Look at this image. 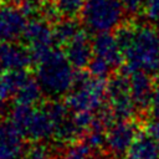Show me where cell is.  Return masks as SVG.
Masks as SVG:
<instances>
[{
  "label": "cell",
  "instance_id": "cell-17",
  "mask_svg": "<svg viewBox=\"0 0 159 159\" xmlns=\"http://www.w3.org/2000/svg\"><path fill=\"white\" fill-rule=\"evenodd\" d=\"M82 29L80 27V24L73 17L63 16L62 19H58L53 26V35L56 43H61L65 46Z\"/></svg>",
  "mask_w": 159,
  "mask_h": 159
},
{
  "label": "cell",
  "instance_id": "cell-23",
  "mask_svg": "<svg viewBox=\"0 0 159 159\" xmlns=\"http://www.w3.org/2000/svg\"><path fill=\"white\" fill-rule=\"evenodd\" d=\"M127 14H137L144 10L147 0H120Z\"/></svg>",
  "mask_w": 159,
  "mask_h": 159
},
{
  "label": "cell",
  "instance_id": "cell-7",
  "mask_svg": "<svg viewBox=\"0 0 159 159\" xmlns=\"http://www.w3.org/2000/svg\"><path fill=\"white\" fill-rule=\"evenodd\" d=\"M22 39L31 51L34 61L39 60L41 56L51 51L53 48V45L56 43L53 29H51L50 21L45 17L29 20Z\"/></svg>",
  "mask_w": 159,
  "mask_h": 159
},
{
  "label": "cell",
  "instance_id": "cell-18",
  "mask_svg": "<svg viewBox=\"0 0 159 159\" xmlns=\"http://www.w3.org/2000/svg\"><path fill=\"white\" fill-rule=\"evenodd\" d=\"M61 159H107L99 157V150L93 149L87 143H72L61 154Z\"/></svg>",
  "mask_w": 159,
  "mask_h": 159
},
{
  "label": "cell",
  "instance_id": "cell-24",
  "mask_svg": "<svg viewBox=\"0 0 159 159\" xmlns=\"http://www.w3.org/2000/svg\"><path fill=\"white\" fill-rule=\"evenodd\" d=\"M159 145V119L153 118L148 124H147V130H145Z\"/></svg>",
  "mask_w": 159,
  "mask_h": 159
},
{
  "label": "cell",
  "instance_id": "cell-11",
  "mask_svg": "<svg viewBox=\"0 0 159 159\" xmlns=\"http://www.w3.org/2000/svg\"><path fill=\"white\" fill-rule=\"evenodd\" d=\"M25 150L22 133L10 119H0V159H20Z\"/></svg>",
  "mask_w": 159,
  "mask_h": 159
},
{
  "label": "cell",
  "instance_id": "cell-6",
  "mask_svg": "<svg viewBox=\"0 0 159 159\" xmlns=\"http://www.w3.org/2000/svg\"><path fill=\"white\" fill-rule=\"evenodd\" d=\"M107 102L114 119H132L138 108L130 92L128 72L113 76L107 83Z\"/></svg>",
  "mask_w": 159,
  "mask_h": 159
},
{
  "label": "cell",
  "instance_id": "cell-4",
  "mask_svg": "<svg viewBox=\"0 0 159 159\" xmlns=\"http://www.w3.org/2000/svg\"><path fill=\"white\" fill-rule=\"evenodd\" d=\"M125 14L120 0H86L80 17L84 29L97 35L118 30L123 25Z\"/></svg>",
  "mask_w": 159,
  "mask_h": 159
},
{
  "label": "cell",
  "instance_id": "cell-8",
  "mask_svg": "<svg viewBox=\"0 0 159 159\" xmlns=\"http://www.w3.org/2000/svg\"><path fill=\"white\" fill-rule=\"evenodd\" d=\"M137 135L138 128L132 119H116L107 129L104 147L111 155L117 158L123 157L127 154Z\"/></svg>",
  "mask_w": 159,
  "mask_h": 159
},
{
  "label": "cell",
  "instance_id": "cell-13",
  "mask_svg": "<svg viewBox=\"0 0 159 159\" xmlns=\"http://www.w3.org/2000/svg\"><path fill=\"white\" fill-rule=\"evenodd\" d=\"M65 55L77 70L88 67L93 57V45L88 34L81 30L72 40L65 45Z\"/></svg>",
  "mask_w": 159,
  "mask_h": 159
},
{
  "label": "cell",
  "instance_id": "cell-2",
  "mask_svg": "<svg viewBox=\"0 0 159 159\" xmlns=\"http://www.w3.org/2000/svg\"><path fill=\"white\" fill-rule=\"evenodd\" d=\"M35 77L43 94L53 99L66 96L72 89L78 73L65 52L52 48L36 60Z\"/></svg>",
  "mask_w": 159,
  "mask_h": 159
},
{
  "label": "cell",
  "instance_id": "cell-1",
  "mask_svg": "<svg viewBox=\"0 0 159 159\" xmlns=\"http://www.w3.org/2000/svg\"><path fill=\"white\" fill-rule=\"evenodd\" d=\"M117 39L128 70L159 73V31L152 25L125 24L118 29Z\"/></svg>",
  "mask_w": 159,
  "mask_h": 159
},
{
  "label": "cell",
  "instance_id": "cell-16",
  "mask_svg": "<svg viewBox=\"0 0 159 159\" xmlns=\"http://www.w3.org/2000/svg\"><path fill=\"white\" fill-rule=\"evenodd\" d=\"M43 92L36 80V77H32L29 75L24 82L17 87L16 92L14 93L12 98L14 102L17 104H27V106H36L39 101L41 99Z\"/></svg>",
  "mask_w": 159,
  "mask_h": 159
},
{
  "label": "cell",
  "instance_id": "cell-19",
  "mask_svg": "<svg viewBox=\"0 0 159 159\" xmlns=\"http://www.w3.org/2000/svg\"><path fill=\"white\" fill-rule=\"evenodd\" d=\"M50 1L55 5V7L57 9L61 16L73 17L81 11L86 0H50Z\"/></svg>",
  "mask_w": 159,
  "mask_h": 159
},
{
  "label": "cell",
  "instance_id": "cell-15",
  "mask_svg": "<svg viewBox=\"0 0 159 159\" xmlns=\"http://www.w3.org/2000/svg\"><path fill=\"white\" fill-rule=\"evenodd\" d=\"M127 159H159L158 143L145 132L138 133L125 154Z\"/></svg>",
  "mask_w": 159,
  "mask_h": 159
},
{
  "label": "cell",
  "instance_id": "cell-3",
  "mask_svg": "<svg viewBox=\"0 0 159 159\" xmlns=\"http://www.w3.org/2000/svg\"><path fill=\"white\" fill-rule=\"evenodd\" d=\"M10 120L22 135L34 143H45L55 137V123L46 106L17 104L10 111Z\"/></svg>",
  "mask_w": 159,
  "mask_h": 159
},
{
  "label": "cell",
  "instance_id": "cell-27",
  "mask_svg": "<svg viewBox=\"0 0 159 159\" xmlns=\"http://www.w3.org/2000/svg\"><path fill=\"white\" fill-rule=\"evenodd\" d=\"M6 1H11V2H19V4H20V1H21V0H6Z\"/></svg>",
  "mask_w": 159,
  "mask_h": 159
},
{
  "label": "cell",
  "instance_id": "cell-9",
  "mask_svg": "<svg viewBox=\"0 0 159 159\" xmlns=\"http://www.w3.org/2000/svg\"><path fill=\"white\" fill-rule=\"evenodd\" d=\"M29 14L16 4L0 5V42L17 41L24 36Z\"/></svg>",
  "mask_w": 159,
  "mask_h": 159
},
{
  "label": "cell",
  "instance_id": "cell-21",
  "mask_svg": "<svg viewBox=\"0 0 159 159\" xmlns=\"http://www.w3.org/2000/svg\"><path fill=\"white\" fill-rule=\"evenodd\" d=\"M88 70H89L91 75H93L96 77H101V78H106L113 72V70L109 65H107L104 61L99 60L96 56L92 57V60L88 65Z\"/></svg>",
  "mask_w": 159,
  "mask_h": 159
},
{
  "label": "cell",
  "instance_id": "cell-22",
  "mask_svg": "<svg viewBox=\"0 0 159 159\" xmlns=\"http://www.w3.org/2000/svg\"><path fill=\"white\" fill-rule=\"evenodd\" d=\"M143 11L150 22L159 25V0H147Z\"/></svg>",
  "mask_w": 159,
  "mask_h": 159
},
{
  "label": "cell",
  "instance_id": "cell-20",
  "mask_svg": "<svg viewBox=\"0 0 159 159\" xmlns=\"http://www.w3.org/2000/svg\"><path fill=\"white\" fill-rule=\"evenodd\" d=\"M24 155V159H55L52 149L45 143H34Z\"/></svg>",
  "mask_w": 159,
  "mask_h": 159
},
{
  "label": "cell",
  "instance_id": "cell-26",
  "mask_svg": "<svg viewBox=\"0 0 159 159\" xmlns=\"http://www.w3.org/2000/svg\"><path fill=\"white\" fill-rule=\"evenodd\" d=\"M149 109L152 112L153 118L159 119V88H157L155 92H154V96H153V99H152Z\"/></svg>",
  "mask_w": 159,
  "mask_h": 159
},
{
  "label": "cell",
  "instance_id": "cell-10",
  "mask_svg": "<svg viewBox=\"0 0 159 159\" xmlns=\"http://www.w3.org/2000/svg\"><path fill=\"white\" fill-rule=\"evenodd\" d=\"M32 61L34 57L27 46L16 41L0 42V73L27 70Z\"/></svg>",
  "mask_w": 159,
  "mask_h": 159
},
{
  "label": "cell",
  "instance_id": "cell-5",
  "mask_svg": "<svg viewBox=\"0 0 159 159\" xmlns=\"http://www.w3.org/2000/svg\"><path fill=\"white\" fill-rule=\"evenodd\" d=\"M107 83L93 75H78L72 89L66 94V103L73 113H97L104 107Z\"/></svg>",
  "mask_w": 159,
  "mask_h": 159
},
{
  "label": "cell",
  "instance_id": "cell-14",
  "mask_svg": "<svg viewBox=\"0 0 159 159\" xmlns=\"http://www.w3.org/2000/svg\"><path fill=\"white\" fill-rule=\"evenodd\" d=\"M128 76H129L132 97L134 99V103L138 111L148 109L150 107V103L155 92L154 82L150 77L152 75L143 71L128 70Z\"/></svg>",
  "mask_w": 159,
  "mask_h": 159
},
{
  "label": "cell",
  "instance_id": "cell-25",
  "mask_svg": "<svg viewBox=\"0 0 159 159\" xmlns=\"http://www.w3.org/2000/svg\"><path fill=\"white\" fill-rule=\"evenodd\" d=\"M10 94L9 92L6 91V88L2 86V83L0 82V117L4 114V112L6 111V107H7V101H9Z\"/></svg>",
  "mask_w": 159,
  "mask_h": 159
},
{
  "label": "cell",
  "instance_id": "cell-12",
  "mask_svg": "<svg viewBox=\"0 0 159 159\" xmlns=\"http://www.w3.org/2000/svg\"><path fill=\"white\" fill-rule=\"evenodd\" d=\"M92 45L93 56L104 61L107 65L112 67L113 71L123 63L124 57L122 47L116 35H112L111 32L97 34L96 37L92 40Z\"/></svg>",
  "mask_w": 159,
  "mask_h": 159
}]
</instances>
